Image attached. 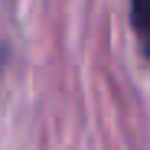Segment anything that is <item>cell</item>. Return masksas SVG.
Segmentation results:
<instances>
[{
    "mask_svg": "<svg viewBox=\"0 0 150 150\" xmlns=\"http://www.w3.org/2000/svg\"><path fill=\"white\" fill-rule=\"evenodd\" d=\"M134 26L144 39V49L150 56V0H134Z\"/></svg>",
    "mask_w": 150,
    "mask_h": 150,
    "instance_id": "cell-1",
    "label": "cell"
}]
</instances>
